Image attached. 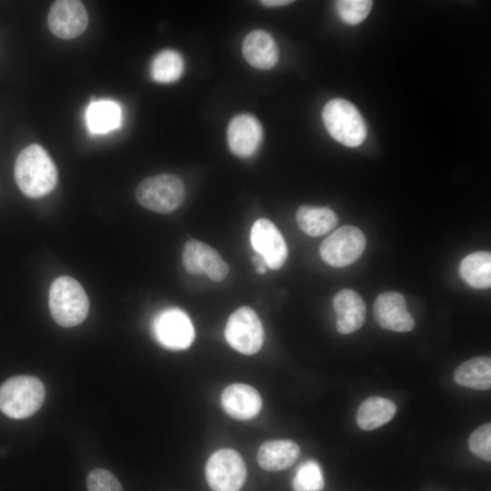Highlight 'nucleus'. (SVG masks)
I'll return each mask as SVG.
<instances>
[{
    "label": "nucleus",
    "mask_w": 491,
    "mask_h": 491,
    "mask_svg": "<svg viewBox=\"0 0 491 491\" xmlns=\"http://www.w3.org/2000/svg\"><path fill=\"white\" fill-rule=\"evenodd\" d=\"M470 451L479 458L491 460V424L487 423L477 427L468 439Z\"/></svg>",
    "instance_id": "obj_27"
},
{
    "label": "nucleus",
    "mask_w": 491,
    "mask_h": 491,
    "mask_svg": "<svg viewBox=\"0 0 491 491\" xmlns=\"http://www.w3.org/2000/svg\"><path fill=\"white\" fill-rule=\"evenodd\" d=\"M333 307L336 315V329L340 334H351L364 325L366 304L356 291L339 290L333 298Z\"/></svg>",
    "instance_id": "obj_16"
},
{
    "label": "nucleus",
    "mask_w": 491,
    "mask_h": 491,
    "mask_svg": "<svg viewBox=\"0 0 491 491\" xmlns=\"http://www.w3.org/2000/svg\"><path fill=\"white\" fill-rule=\"evenodd\" d=\"M15 179L25 195L37 198L55 187L57 169L47 152L41 145L32 144L17 155Z\"/></svg>",
    "instance_id": "obj_1"
},
{
    "label": "nucleus",
    "mask_w": 491,
    "mask_h": 491,
    "mask_svg": "<svg viewBox=\"0 0 491 491\" xmlns=\"http://www.w3.org/2000/svg\"><path fill=\"white\" fill-rule=\"evenodd\" d=\"M205 475L213 491H239L246 482V464L235 450L222 448L206 461Z\"/></svg>",
    "instance_id": "obj_6"
},
{
    "label": "nucleus",
    "mask_w": 491,
    "mask_h": 491,
    "mask_svg": "<svg viewBox=\"0 0 491 491\" xmlns=\"http://www.w3.org/2000/svg\"><path fill=\"white\" fill-rule=\"evenodd\" d=\"M293 1L289 0H262L260 3L266 6H282L291 4Z\"/></svg>",
    "instance_id": "obj_30"
},
{
    "label": "nucleus",
    "mask_w": 491,
    "mask_h": 491,
    "mask_svg": "<svg viewBox=\"0 0 491 491\" xmlns=\"http://www.w3.org/2000/svg\"><path fill=\"white\" fill-rule=\"evenodd\" d=\"M252 262L254 263L255 266H256V271L258 273V274H264L266 273V264L264 260V258L259 256V255H256L252 257Z\"/></svg>",
    "instance_id": "obj_29"
},
{
    "label": "nucleus",
    "mask_w": 491,
    "mask_h": 491,
    "mask_svg": "<svg viewBox=\"0 0 491 491\" xmlns=\"http://www.w3.org/2000/svg\"><path fill=\"white\" fill-rule=\"evenodd\" d=\"M121 106L110 99L93 101L85 110V123L90 133L103 135L121 125Z\"/></svg>",
    "instance_id": "obj_19"
},
{
    "label": "nucleus",
    "mask_w": 491,
    "mask_h": 491,
    "mask_svg": "<svg viewBox=\"0 0 491 491\" xmlns=\"http://www.w3.org/2000/svg\"><path fill=\"white\" fill-rule=\"evenodd\" d=\"M182 261L190 274L205 275L216 282L223 281L229 271L228 265L216 250L195 239H190L185 244Z\"/></svg>",
    "instance_id": "obj_11"
},
{
    "label": "nucleus",
    "mask_w": 491,
    "mask_h": 491,
    "mask_svg": "<svg viewBox=\"0 0 491 491\" xmlns=\"http://www.w3.org/2000/svg\"><path fill=\"white\" fill-rule=\"evenodd\" d=\"M86 486L88 491H123L115 475L104 468L93 469L87 476Z\"/></svg>",
    "instance_id": "obj_28"
},
{
    "label": "nucleus",
    "mask_w": 491,
    "mask_h": 491,
    "mask_svg": "<svg viewBox=\"0 0 491 491\" xmlns=\"http://www.w3.org/2000/svg\"><path fill=\"white\" fill-rule=\"evenodd\" d=\"M251 245L257 255L261 256L271 269H279L287 258L286 241L268 219L256 220L250 233Z\"/></svg>",
    "instance_id": "obj_12"
},
{
    "label": "nucleus",
    "mask_w": 491,
    "mask_h": 491,
    "mask_svg": "<svg viewBox=\"0 0 491 491\" xmlns=\"http://www.w3.org/2000/svg\"><path fill=\"white\" fill-rule=\"evenodd\" d=\"M47 25L56 37L73 39L85 31L88 14L80 1L58 0L54 2L49 9Z\"/></svg>",
    "instance_id": "obj_10"
},
{
    "label": "nucleus",
    "mask_w": 491,
    "mask_h": 491,
    "mask_svg": "<svg viewBox=\"0 0 491 491\" xmlns=\"http://www.w3.org/2000/svg\"><path fill=\"white\" fill-rule=\"evenodd\" d=\"M137 202L148 210L168 214L176 210L185 198L183 181L175 175L160 174L143 180L136 187Z\"/></svg>",
    "instance_id": "obj_5"
},
{
    "label": "nucleus",
    "mask_w": 491,
    "mask_h": 491,
    "mask_svg": "<svg viewBox=\"0 0 491 491\" xmlns=\"http://www.w3.org/2000/svg\"><path fill=\"white\" fill-rule=\"evenodd\" d=\"M300 455L299 446L290 439L268 440L257 452L259 466L267 471L276 472L291 466Z\"/></svg>",
    "instance_id": "obj_18"
},
{
    "label": "nucleus",
    "mask_w": 491,
    "mask_h": 491,
    "mask_svg": "<svg viewBox=\"0 0 491 491\" xmlns=\"http://www.w3.org/2000/svg\"><path fill=\"white\" fill-rule=\"evenodd\" d=\"M45 396V386L37 377L12 376L0 386V410L11 418H25L41 407Z\"/></svg>",
    "instance_id": "obj_3"
},
{
    "label": "nucleus",
    "mask_w": 491,
    "mask_h": 491,
    "mask_svg": "<svg viewBox=\"0 0 491 491\" xmlns=\"http://www.w3.org/2000/svg\"><path fill=\"white\" fill-rule=\"evenodd\" d=\"M373 310L376 322L385 329L408 332L415 326V320L407 310L406 298L398 292L387 291L378 295Z\"/></svg>",
    "instance_id": "obj_13"
},
{
    "label": "nucleus",
    "mask_w": 491,
    "mask_h": 491,
    "mask_svg": "<svg viewBox=\"0 0 491 491\" xmlns=\"http://www.w3.org/2000/svg\"><path fill=\"white\" fill-rule=\"evenodd\" d=\"M48 305L55 321L64 327L81 324L89 310V300L83 286L67 276H59L52 283Z\"/></svg>",
    "instance_id": "obj_2"
},
{
    "label": "nucleus",
    "mask_w": 491,
    "mask_h": 491,
    "mask_svg": "<svg viewBox=\"0 0 491 491\" xmlns=\"http://www.w3.org/2000/svg\"><path fill=\"white\" fill-rule=\"evenodd\" d=\"M184 70L181 55L171 49L157 54L151 64L152 78L158 83L168 84L176 81Z\"/></svg>",
    "instance_id": "obj_24"
},
{
    "label": "nucleus",
    "mask_w": 491,
    "mask_h": 491,
    "mask_svg": "<svg viewBox=\"0 0 491 491\" xmlns=\"http://www.w3.org/2000/svg\"><path fill=\"white\" fill-rule=\"evenodd\" d=\"M373 2L370 0H339L335 2L340 19L348 25H357L369 14Z\"/></svg>",
    "instance_id": "obj_26"
},
{
    "label": "nucleus",
    "mask_w": 491,
    "mask_h": 491,
    "mask_svg": "<svg viewBox=\"0 0 491 491\" xmlns=\"http://www.w3.org/2000/svg\"><path fill=\"white\" fill-rule=\"evenodd\" d=\"M295 491H321L325 486L322 469L315 460H306L296 468L293 479Z\"/></svg>",
    "instance_id": "obj_25"
},
{
    "label": "nucleus",
    "mask_w": 491,
    "mask_h": 491,
    "mask_svg": "<svg viewBox=\"0 0 491 491\" xmlns=\"http://www.w3.org/2000/svg\"><path fill=\"white\" fill-rule=\"evenodd\" d=\"M153 333L164 347L178 351L188 348L195 339V328L189 316L176 307L159 312L153 321Z\"/></svg>",
    "instance_id": "obj_9"
},
{
    "label": "nucleus",
    "mask_w": 491,
    "mask_h": 491,
    "mask_svg": "<svg viewBox=\"0 0 491 491\" xmlns=\"http://www.w3.org/2000/svg\"><path fill=\"white\" fill-rule=\"evenodd\" d=\"M227 343L244 355L260 350L264 342V328L256 313L248 306H241L228 318L225 329Z\"/></svg>",
    "instance_id": "obj_7"
},
{
    "label": "nucleus",
    "mask_w": 491,
    "mask_h": 491,
    "mask_svg": "<svg viewBox=\"0 0 491 491\" xmlns=\"http://www.w3.org/2000/svg\"><path fill=\"white\" fill-rule=\"evenodd\" d=\"M366 247L363 232L353 225H344L323 240L319 247L322 259L336 267H345L356 262Z\"/></svg>",
    "instance_id": "obj_8"
},
{
    "label": "nucleus",
    "mask_w": 491,
    "mask_h": 491,
    "mask_svg": "<svg viewBox=\"0 0 491 491\" xmlns=\"http://www.w3.org/2000/svg\"><path fill=\"white\" fill-rule=\"evenodd\" d=\"M396 412V406L391 400L379 396L368 397L357 409L356 424L363 430H374L388 423Z\"/></svg>",
    "instance_id": "obj_20"
},
{
    "label": "nucleus",
    "mask_w": 491,
    "mask_h": 491,
    "mask_svg": "<svg viewBox=\"0 0 491 491\" xmlns=\"http://www.w3.org/2000/svg\"><path fill=\"white\" fill-rule=\"evenodd\" d=\"M456 383L476 390L491 387V358L476 356L458 366L454 373Z\"/></svg>",
    "instance_id": "obj_21"
},
{
    "label": "nucleus",
    "mask_w": 491,
    "mask_h": 491,
    "mask_svg": "<svg viewBox=\"0 0 491 491\" xmlns=\"http://www.w3.org/2000/svg\"><path fill=\"white\" fill-rule=\"evenodd\" d=\"M243 55L252 66L270 69L278 60V48L272 35L264 30L250 32L243 42Z\"/></svg>",
    "instance_id": "obj_17"
},
{
    "label": "nucleus",
    "mask_w": 491,
    "mask_h": 491,
    "mask_svg": "<svg viewBox=\"0 0 491 491\" xmlns=\"http://www.w3.org/2000/svg\"><path fill=\"white\" fill-rule=\"evenodd\" d=\"M459 274L464 281L472 287H490L491 254L486 251L469 254L461 261Z\"/></svg>",
    "instance_id": "obj_23"
},
{
    "label": "nucleus",
    "mask_w": 491,
    "mask_h": 491,
    "mask_svg": "<svg viewBox=\"0 0 491 491\" xmlns=\"http://www.w3.org/2000/svg\"><path fill=\"white\" fill-rule=\"evenodd\" d=\"M296 218L300 229L311 236L326 235L337 224V216L330 208L308 205L298 207Z\"/></svg>",
    "instance_id": "obj_22"
},
{
    "label": "nucleus",
    "mask_w": 491,
    "mask_h": 491,
    "mask_svg": "<svg viewBox=\"0 0 491 491\" xmlns=\"http://www.w3.org/2000/svg\"><path fill=\"white\" fill-rule=\"evenodd\" d=\"M225 412L237 420H249L261 410L262 398L256 388L246 384H232L221 396Z\"/></svg>",
    "instance_id": "obj_15"
},
{
    "label": "nucleus",
    "mask_w": 491,
    "mask_h": 491,
    "mask_svg": "<svg viewBox=\"0 0 491 491\" xmlns=\"http://www.w3.org/2000/svg\"><path fill=\"white\" fill-rule=\"evenodd\" d=\"M262 139V127L258 120L249 115L235 116L227 127V142L235 155L247 157L259 147Z\"/></svg>",
    "instance_id": "obj_14"
},
{
    "label": "nucleus",
    "mask_w": 491,
    "mask_h": 491,
    "mask_svg": "<svg viewBox=\"0 0 491 491\" xmlns=\"http://www.w3.org/2000/svg\"><path fill=\"white\" fill-rule=\"evenodd\" d=\"M322 117L331 136L344 145L356 147L366 139L365 121L356 107L347 100L335 98L327 102Z\"/></svg>",
    "instance_id": "obj_4"
}]
</instances>
